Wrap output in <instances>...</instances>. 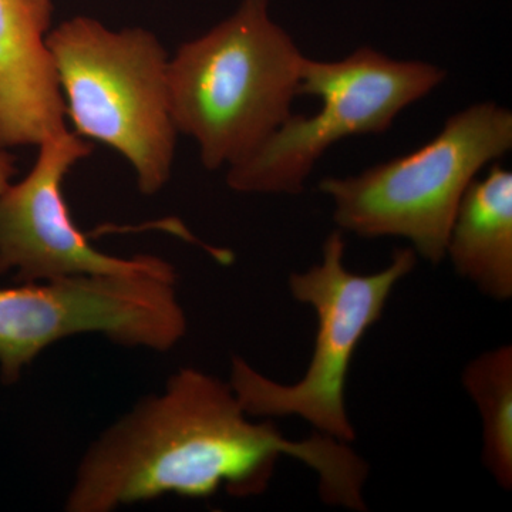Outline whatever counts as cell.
I'll return each mask as SVG.
<instances>
[{
  "label": "cell",
  "instance_id": "obj_9",
  "mask_svg": "<svg viewBox=\"0 0 512 512\" xmlns=\"http://www.w3.org/2000/svg\"><path fill=\"white\" fill-rule=\"evenodd\" d=\"M55 0H0V148L39 146L67 130L46 39Z\"/></svg>",
  "mask_w": 512,
  "mask_h": 512
},
{
  "label": "cell",
  "instance_id": "obj_11",
  "mask_svg": "<svg viewBox=\"0 0 512 512\" xmlns=\"http://www.w3.org/2000/svg\"><path fill=\"white\" fill-rule=\"evenodd\" d=\"M463 386L483 427V463L504 490L512 487V348L487 350L468 363Z\"/></svg>",
  "mask_w": 512,
  "mask_h": 512
},
{
  "label": "cell",
  "instance_id": "obj_7",
  "mask_svg": "<svg viewBox=\"0 0 512 512\" xmlns=\"http://www.w3.org/2000/svg\"><path fill=\"white\" fill-rule=\"evenodd\" d=\"M187 329L170 262L136 274L66 275L0 288V377L18 382L43 350L84 333L168 352Z\"/></svg>",
  "mask_w": 512,
  "mask_h": 512
},
{
  "label": "cell",
  "instance_id": "obj_2",
  "mask_svg": "<svg viewBox=\"0 0 512 512\" xmlns=\"http://www.w3.org/2000/svg\"><path fill=\"white\" fill-rule=\"evenodd\" d=\"M305 55L271 15V0H242L168 62L171 116L207 170L254 153L293 113Z\"/></svg>",
  "mask_w": 512,
  "mask_h": 512
},
{
  "label": "cell",
  "instance_id": "obj_1",
  "mask_svg": "<svg viewBox=\"0 0 512 512\" xmlns=\"http://www.w3.org/2000/svg\"><path fill=\"white\" fill-rule=\"evenodd\" d=\"M318 474L323 503L367 511L369 464L348 443L316 431L291 440L245 412L229 382L184 367L144 397L84 454L64 508L110 512L165 495L208 498L265 493L279 458Z\"/></svg>",
  "mask_w": 512,
  "mask_h": 512
},
{
  "label": "cell",
  "instance_id": "obj_12",
  "mask_svg": "<svg viewBox=\"0 0 512 512\" xmlns=\"http://www.w3.org/2000/svg\"><path fill=\"white\" fill-rule=\"evenodd\" d=\"M16 174H18L16 157L8 153L5 148H0V195L8 190Z\"/></svg>",
  "mask_w": 512,
  "mask_h": 512
},
{
  "label": "cell",
  "instance_id": "obj_5",
  "mask_svg": "<svg viewBox=\"0 0 512 512\" xmlns=\"http://www.w3.org/2000/svg\"><path fill=\"white\" fill-rule=\"evenodd\" d=\"M346 244L336 229L323 242L322 259L289 276L293 299L311 306L318 318L315 348L305 376L282 384L234 357L229 384L251 417L296 416L318 433L352 443L355 427L346 409V383L353 356L369 329L382 318L393 289L416 268L412 248L397 249L375 274H353L345 266Z\"/></svg>",
  "mask_w": 512,
  "mask_h": 512
},
{
  "label": "cell",
  "instance_id": "obj_8",
  "mask_svg": "<svg viewBox=\"0 0 512 512\" xmlns=\"http://www.w3.org/2000/svg\"><path fill=\"white\" fill-rule=\"evenodd\" d=\"M30 173L0 195V275L18 284L77 274H136L165 264L154 255L117 258L99 251L77 228L64 180L92 143L66 130L40 143Z\"/></svg>",
  "mask_w": 512,
  "mask_h": 512
},
{
  "label": "cell",
  "instance_id": "obj_3",
  "mask_svg": "<svg viewBox=\"0 0 512 512\" xmlns=\"http://www.w3.org/2000/svg\"><path fill=\"white\" fill-rule=\"evenodd\" d=\"M46 45L74 133L126 158L144 195L163 190L178 131L168 92L170 57L156 35L76 16L50 29Z\"/></svg>",
  "mask_w": 512,
  "mask_h": 512
},
{
  "label": "cell",
  "instance_id": "obj_4",
  "mask_svg": "<svg viewBox=\"0 0 512 512\" xmlns=\"http://www.w3.org/2000/svg\"><path fill=\"white\" fill-rule=\"evenodd\" d=\"M512 148V113L484 101L448 117L437 136L412 153L349 177H329L319 190L333 204L342 232L404 238L431 264L446 259L458 205L485 165Z\"/></svg>",
  "mask_w": 512,
  "mask_h": 512
},
{
  "label": "cell",
  "instance_id": "obj_10",
  "mask_svg": "<svg viewBox=\"0 0 512 512\" xmlns=\"http://www.w3.org/2000/svg\"><path fill=\"white\" fill-rule=\"evenodd\" d=\"M446 258L461 278L497 301L512 296V173L493 164L458 205Z\"/></svg>",
  "mask_w": 512,
  "mask_h": 512
},
{
  "label": "cell",
  "instance_id": "obj_6",
  "mask_svg": "<svg viewBox=\"0 0 512 512\" xmlns=\"http://www.w3.org/2000/svg\"><path fill=\"white\" fill-rule=\"evenodd\" d=\"M446 79L436 64L393 59L367 46L332 62L305 56L298 93L319 99V110L292 113L254 153L228 168V187L242 194H301L330 147L384 133Z\"/></svg>",
  "mask_w": 512,
  "mask_h": 512
}]
</instances>
